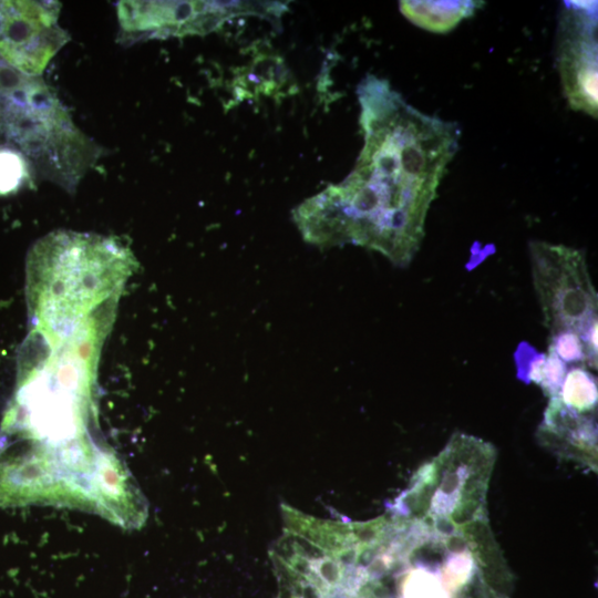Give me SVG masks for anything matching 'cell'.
<instances>
[{
  "mask_svg": "<svg viewBox=\"0 0 598 598\" xmlns=\"http://www.w3.org/2000/svg\"><path fill=\"white\" fill-rule=\"evenodd\" d=\"M264 6L237 1H121L117 13L125 32L166 37L209 31L238 13H264L257 10Z\"/></svg>",
  "mask_w": 598,
  "mask_h": 598,
  "instance_id": "cell-5",
  "label": "cell"
},
{
  "mask_svg": "<svg viewBox=\"0 0 598 598\" xmlns=\"http://www.w3.org/2000/svg\"><path fill=\"white\" fill-rule=\"evenodd\" d=\"M560 16L557 65L569 106L597 117V19L594 4L573 2Z\"/></svg>",
  "mask_w": 598,
  "mask_h": 598,
  "instance_id": "cell-4",
  "label": "cell"
},
{
  "mask_svg": "<svg viewBox=\"0 0 598 598\" xmlns=\"http://www.w3.org/2000/svg\"><path fill=\"white\" fill-rule=\"evenodd\" d=\"M55 1H0V56L24 75H40L66 43Z\"/></svg>",
  "mask_w": 598,
  "mask_h": 598,
  "instance_id": "cell-3",
  "label": "cell"
},
{
  "mask_svg": "<svg viewBox=\"0 0 598 598\" xmlns=\"http://www.w3.org/2000/svg\"><path fill=\"white\" fill-rule=\"evenodd\" d=\"M358 97L363 146L354 168L301 203L293 220L309 244L357 245L403 267L421 246L460 130L412 107L374 75L360 83Z\"/></svg>",
  "mask_w": 598,
  "mask_h": 598,
  "instance_id": "cell-1",
  "label": "cell"
},
{
  "mask_svg": "<svg viewBox=\"0 0 598 598\" xmlns=\"http://www.w3.org/2000/svg\"><path fill=\"white\" fill-rule=\"evenodd\" d=\"M477 1H401L402 13L419 27L446 32L478 7Z\"/></svg>",
  "mask_w": 598,
  "mask_h": 598,
  "instance_id": "cell-6",
  "label": "cell"
},
{
  "mask_svg": "<svg viewBox=\"0 0 598 598\" xmlns=\"http://www.w3.org/2000/svg\"><path fill=\"white\" fill-rule=\"evenodd\" d=\"M28 175V164L16 150L0 147V195L17 190Z\"/></svg>",
  "mask_w": 598,
  "mask_h": 598,
  "instance_id": "cell-7",
  "label": "cell"
},
{
  "mask_svg": "<svg viewBox=\"0 0 598 598\" xmlns=\"http://www.w3.org/2000/svg\"><path fill=\"white\" fill-rule=\"evenodd\" d=\"M443 585L433 574L416 569L404 578L401 596L402 598H448Z\"/></svg>",
  "mask_w": 598,
  "mask_h": 598,
  "instance_id": "cell-8",
  "label": "cell"
},
{
  "mask_svg": "<svg viewBox=\"0 0 598 598\" xmlns=\"http://www.w3.org/2000/svg\"><path fill=\"white\" fill-rule=\"evenodd\" d=\"M532 276L550 340L570 338L597 355L598 297L585 254L564 245L529 244Z\"/></svg>",
  "mask_w": 598,
  "mask_h": 598,
  "instance_id": "cell-2",
  "label": "cell"
}]
</instances>
